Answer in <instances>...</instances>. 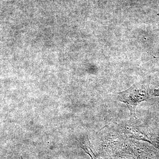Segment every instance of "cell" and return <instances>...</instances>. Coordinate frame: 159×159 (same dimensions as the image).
<instances>
[{
    "label": "cell",
    "instance_id": "1",
    "mask_svg": "<svg viewBox=\"0 0 159 159\" xmlns=\"http://www.w3.org/2000/svg\"><path fill=\"white\" fill-rule=\"evenodd\" d=\"M150 95L148 89L143 84H135L128 89L119 93L118 99L127 106L131 116L136 118L135 111L139 103L148 101Z\"/></svg>",
    "mask_w": 159,
    "mask_h": 159
},
{
    "label": "cell",
    "instance_id": "2",
    "mask_svg": "<svg viewBox=\"0 0 159 159\" xmlns=\"http://www.w3.org/2000/svg\"><path fill=\"white\" fill-rule=\"evenodd\" d=\"M81 148L84 149V150L85 152L86 153L89 155L92 159H100L99 157L97 156L94 153L93 151L92 150V148L89 146H84V147H81Z\"/></svg>",
    "mask_w": 159,
    "mask_h": 159
},
{
    "label": "cell",
    "instance_id": "3",
    "mask_svg": "<svg viewBox=\"0 0 159 159\" xmlns=\"http://www.w3.org/2000/svg\"><path fill=\"white\" fill-rule=\"evenodd\" d=\"M156 58H159V57H155ZM153 96H155V97H159V88L158 89H155L154 91V93L153 94H152Z\"/></svg>",
    "mask_w": 159,
    "mask_h": 159
}]
</instances>
